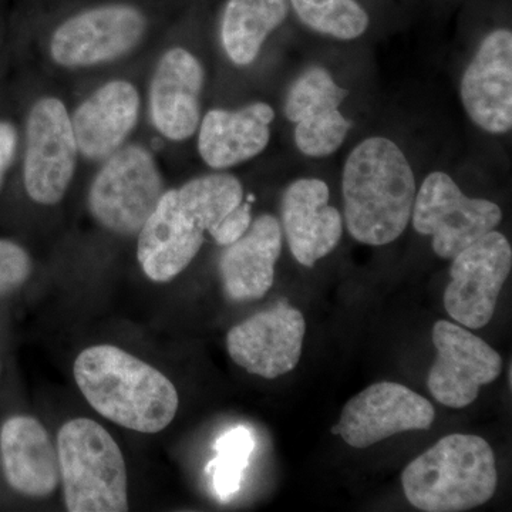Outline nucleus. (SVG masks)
I'll return each mask as SVG.
<instances>
[{
  "mask_svg": "<svg viewBox=\"0 0 512 512\" xmlns=\"http://www.w3.org/2000/svg\"><path fill=\"white\" fill-rule=\"evenodd\" d=\"M205 70L197 56L174 46L160 56L148 89V110L157 133L165 140H190L201 123Z\"/></svg>",
  "mask_w": 512,
  "mask_h": 512,
  "instance_id": "15",
  "label": "nucleus"
},
{
  "mask_svg": "<svg viewBox=\"0 0 512 512\" xmlns=\"http://www.w3.org/2000/svg\"><path fill=\"white\" fill-rule=\"evenodd\" d=\"M274 120L275 110L264 101L239 110L212 109L198 127V153L212 170L247 163L268 147Z\"/></svg>",
  "mask_w": 512,
  "mask_h": 512,
  "instance_id": "19",
  "label": "nucleus"
},
{
  "mask_svg": "<svg viewBox=\"0 0 512 512\" xmlns=\"http://www.w3.org/2000/svg\"><path fill=\"white\" fill-rule=\"evenodd\" d=\"M73 375L90 406L124 429L160 433L178 412L180 399L173 382L117 346L84 349L74 362Z\"/></svg>",
  "mask_w": 512,
  "mask_h": 512,
  "instance_id": "3",
  "label": "nucleus"
},
{
  "mask_svg": "<svg viewBox=\"0 0 512 512\" xmlns=\"http://www.w3.org/2000/svg\"><path fill=\"white\" fill-rule=\"evenodd\" d=\"M348 94L320 66L309 67L291 84L285 116L295 124L293 137L303 156L325 158L342 147L350 124L339 107Z\"/></svg>",
  "mask_w": 512,
  "mask_h": 512,
  "instance_id": "14",
  "label": "nucleus"
},
{
  "mask_svg": "<svg viewBox=\"0 0 512 512\" xmlns=\"http://www.w3.org/2000/svg\"><path fill=\"white\" fill-rule=\"evenodd\" d=\"M329 198L328 184L319 178H299L282 195V228L292 255L306 268L335 251L342 239V215Z\"/></svg>",
  "mask_w": 512,
  "mask_h": 512,
  "instance_id": "18",
  "label": "nucleus"
},
{
  "mask_svg": "<svg viewBox=\"0 0 512 512\" xmlns=\"http://www.w3.org/2000/svg\"><path fill=\"white\" fill-rule=\"evenodd\" d=\"M164 191L163 175L150 150L128 144L104 160L90 185L87 204L97 224L131 237L146 224Z\"/></svg>",
  "mask_w": 512,
  "mask_h": 512,
  "instance_id": "6",
  "label": "nucleus"
},
{
  "mask_svg": "<svg viewBox=\"0 0 512 512\" xmlns=\"http://www.w3.org/2000/svg\"><path fill=\"white\" fill-rule=\"evenodd\" d=\"M3 473L13 490L32 498L55 493L60 480L59 456L49 433L30 416L10 417L0 430Z\"/></svg>",
  "mask_w": 512,
  "mask_h": 512,
  "instance_id": "20",
  "label": "nucleus"
},
{
  "mask_svg": "<svg viewBox=\"0 0 512 512\" xmlns=\"http://www.w3.org/2000/svg\"><path fill=\"white\" fill-rule=\"evenodd\" d=\"M305 332L302 312L281 301L229 330L227 349L251 375L276 379L298 366Z\"/></svg>",
  "mask_w": 512,
  "mask_h": 512,
  "instance_id": "13",
  "label": "nucleus"
},
{
  "mask_svg": "<svg viewBox=\"0 0 512 512\" xmlns=\"http://www.w3.org/2000/svg\"><path fill=\"white\" fill-rule=\"evenodd\" d=\"M148 18L128 3H104L73 13L49 40L52 62L63 69H92L127 56L146 36Z\"/></svg>",
  "mask_w": 512,
  "mask_h": 512,
  "instance_id": "7",
  "label": "nucleus"
},
{
  "mask_svg": "<svg viewBox=\"0 0 512 512\" xmlns=\"http://www.w3.org/2000/svg\"><path fill=\"white\" fill-rule=\"evenodd\" d=\"M407 501L424 512H460L488 503L497 490L493 448L483 437L450 434L402 473Z\"/></svg>",
  "mask_w": 512,
  "mask_h": 512,
  "instance_id": "4",
  "label": "nucleus"
},
{
  "mask_svg": "<svg viewBox=\"0 0 512 512\" xmlns=\"http://www.w3.org/2000/svg\"><path fill=\"white\" fill-rule=\"evenodd\" d=\"M444 308L451 319L481 329L493 319L501 289L512 269V249L501 232L490 231L454 256Z\"/></svg>",
  "mask_w": 512,
  "mask_h": 512,
  "instance_id": "10",
  "label": "nucleus"
},
{
  "mask_svg": "<svg viewBox=\"0 0 512 512\" xmlns=\"http://www.w3.org/2000/svg\"><path fill=\"white\" fill-rule=\"evenodd\" d=\"M77 148L72 119L62 99L40 97L26 123L23 184L30 200L52 207L69 190L76 171Z\"/></svg>",
  "mask_w": 512,
  "mask_h": 512,
  "instance_id": "9",
  "label": "nucleus"
},
{
  "mask_svg": "<svg viewBox=\"0 0 512 512\" xmlns=\"http://www.w3.org/2000/svg\"><path fill=\"white\" fill-rule=\"evenodd\" d=\"M254 447L251 431L242 426L227 431L215 444L217 457L207 467V473L222 501H228L241 488L242 476Z\"/></svg>",
  "mask_w": 512,
  "mask_h": 512,
  "instance_id": "24",
  "label": "nucleus"
},
{
  "mask_svg": "<svg viewBox=\"0 0 512 512\" xmlns=\"http://www.w3.org/2000/svg\"><path fill=\"white\" fill-rule=\"evenodd\" d=\"M436 362L427 377L431 396L443 406L464 409L476 402L481 387L503 372V357L487 342L448 320L433 328Z\"/></svg>",
  "mask_w": 512,
  "mask_h": 512,
  "instance_id": "11",
  "label": "nucleus"
},
{
  "mask_svg": "<svg viewBox=\"0 0 512 512\" xmlns=\"http://www.w3.org/2000/svg\"><path fill=\"white\" fill-rule=\"evenodd\" d=\"M252 222L251 205L242 201L234 211L229 212L210 235L221 247H228L248 231Z\"/></svg>",
  "mask_w": 512,
  "mask_h": 512,
  "instance_id": "26",
  "label": "nucleus"
},
{
  "mask_svg": "<svg viewBox=\"0 0 512 512\" xmlns=\"http://www.w3.org/2000/svg\"><path fill=\"white\" fill-rule=\"evenodd\" d=\"M57 456L67 510H128L126 460L101 424L84 417L64 423L57 434Z\"/></svg>",
  "mask_w": 512,
  "mask_h": 512,
  "instance_id": "5",
  "label": "nucleus"
},
{
  "mask_svg": "<svg viewBox=\"0 0 512 512\" xmlns=\"http://www.w3.org/2000/svg\"><path fill=\"white\" fill-rule=\"evenodd\" d=\"M32 274V259L16 242L0 239V295L20 288Z\"/></svg>",
  "mask_w": 512,
  "mask_h": 512,
  "instance_id": "25",
  "label": "nucleus"
},
{
  "mask_svg": "<svg viewBox=\"0 0 512 512\" xmlns=\"http://www.w3.org/2000/svg\"><path fill=\"white\" fill-rule=\"evenodd\" d=\"M18 130L9 121H0V187L18 150Z\"/></svg>",
  "mask_w": 512,
  "mask_h": 512,
  "instance_id": "27",
  "label": "nucleus"
},
{
  "mask_svg": "<svg viewBox=\"0 0 512 512\" xmlns=\"http://www.w3.org/2000/svg\"><path fill=\"white\" fill-rule=\"evenodd\" d=\"M242 201L241 181L225 173L201 175L164 191L137 234V259L147 278L158 284L177 278L200 252L205 232Z\"/></svg>",
  "mask_w": 512,
  "mask_h": 512,
  "instance_id": "1",
  "label": "nucleus"
},
{
  "mask_svg": "<svg viewBox=\"0 0 512 512\" xmlns=\"http://www.w3.org/2000/svg\"><path fill=\"white\" fill-rule=\"evenodd\" d=\"M416 192V177L402 148L390 138H366L353 148L343 167L349 234L372 247L392 244L412 220Z\"/></svg>",
  "mask_w": 512,
  "mask_h": 512,
  "instance_id": "2",
  "label": "nucleus"
},
{
  "mask_svg": "<svg viewBox=\"0 0 512 512\" xmlns=\"http://www.w3.org/2000/svg\"><path fill=\"white\" fill-rule=\"evenodd\" d=\"M282 231L278 218L264 214L252 220L248 231L225 247L220 274L225 293L232 301L262 299L275 281V265L281 258Z\"/></svg>",
  "mask_w": 512,
  "mask_h": 512,
  "instance_id": "21",
  "label": "nucleus"
},
{
  "mask_svg": "<svg viewBox=\"0 0 512 512\" xmlns=\"http://www.w3.org/2000/svg\"><path fill=\"white\" fill-rule=\"evenodd\" d=\"M434 420L436 410L429 400L403 384L379 382L346 403L332 433L363 450L396 434L429 430Z\"/></svg>",
  "mask_w": 512,
  "mask_h": 512,
  "instance_id": "12",
  "label": "nucleus"
},
{
  "mask_svg": "<svg viewBox=\"0 0 512 512\" xmlns=\"http://www.w3.org/2000/svg\"><path fill=\"white\" fill-rule=\"evenodd\" d=\"M306 28L336 40H355L369 28V15L357 0H289Z\"/></svg>",
  "mask_w": 512,
  "mask_h": 512,
  "instance_id": "23",
  "label": "nucleus"
},
{
  "mask_svg": "<svg viewBox=\"0 0 512 512\" xmlns=\"http://www.w3.org/2000/svg\"><path fill=\"white\" fill-rule=\"evenodd\" d=\"M136 84L126 79L101 84L73 111L72 126L80 156L104 161L121 147L140 121Z\"/></svg>",
  "mask_w": 512,
  "mask_h": 512,
  "instance_id": "17",
  "label": "nucleus"
},
{
  "mask_svg": "<svg viewBox=\"0 0 512 512\" xmlns=\"http://www.w3.org/2000/svg\"><path fill=\"white\" fill-rule=\"evenodd\" d=\"M460 97L470 120L500 136L512 127V33L500 28L481 40L461 77Z\"/></svg>",
  "mask_w": 512,
  "mask_h": 512,
  "instance_id": "16",
  "label": "nucleus"
},
{
  "mask_svg": "<svg viewBox=\"0 0 512 512\" xmlns=\"http://www.w3.org/2000/svg\"><path fill=\"white\" fill-rule=\"evenodd\" d=\"M501 220L503 211L495 202L467 197L450 175L434 171L416 192L410 221L420 235L433 238L434 254L453 259Z\"/></svg>",
  "mask_w": 512,
  "mask_h": 512,
  "instance_id": "8",
  "label": "nucleus"
},
{
  "mask_svg": "<svg viewBox=\"0 0 512 512\" xmlns=\"http://www.w3.org/2000/svg\"><path fill=\"white\" fill-rule=\"evenodd\" d=\"M289 0H227L220 20L221 45L235 66H249L288 18Z\"/></svg>",
  "mask_w": 512,
  "mask_h": 512,
  "instance_id": "22",
  "label": "nucleus"
}]
</instances>
